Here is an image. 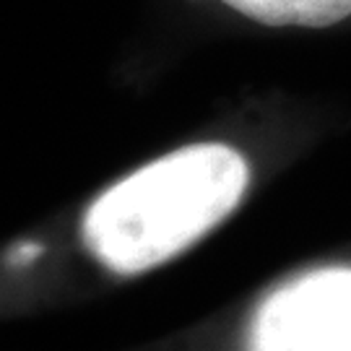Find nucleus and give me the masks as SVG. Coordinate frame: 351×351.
Masks as SVG:
<instances>
[{"mask_svg":"<svg viewBox=\"0 0 351 351\" xmlns=\"http://www.w3.org/2000/svg\"><path fill=\"white\" fill-rule=\"evenodd\" d=\"M247 164L221 143L172 151L136 169L91 203L88 252L114 274H141L188 250L237 208Z\"/></svg>","mask_w":351,"mask_h":351,"instance_id":"f257e3e1","label":"nucleus"},{"mask_svg":"<svg viewBox=\"0 0 351 351\" xmlns=\"http://www.w3.org/2000/svg\"><path fill=\"white\" fill-rule=\"evenodd\" d=\"M250 351H351V268H326L274 291L250 328Z\"/></svg>","mask_w":351,"mask_h":351,"instance_id":"f03ea898","label":"nucleus"},{"mask_svg":"<svg viewBox=\"0 0 351 351\" xmlns=\"http://www.w3.org/2000/svg\"><path fill=\"white\" fill-rule=\"evenodd\" d=\"M268 26H330L351 16V0H221Z\"/></svg>","mask_w":351,"mask_h":351,"instance_id":"7ed1b4c3","label":"nucleus"}]
</instances>
